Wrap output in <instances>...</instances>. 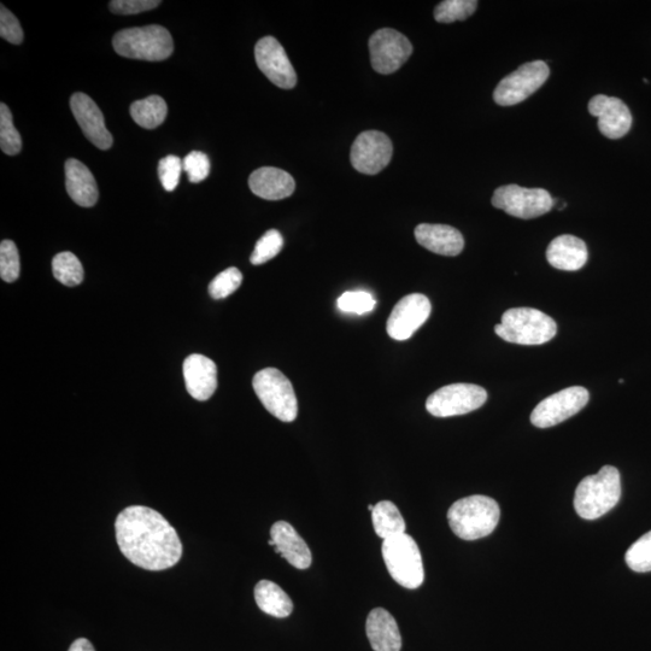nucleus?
<instances>
[{"label": "nucleus", "mask_w": 651, "mask_h": 651, "mask_svg": "<svg viewBox=\"0 0 651 651\" xmlns=\"http://www.w3.org/2000/svg\"><path fill=\"white\" fill-rule=\"evenodd\" d=\"M116 542L129 562L146 571H166L180 561L183 544L169 521L144 506L123 509L115 521Z\"/></svg>", "instance_id": "nucleus-1"}, {"label": "nucleus", "mask_w": 651, "mask_h": 651, "mask_svg": "<svg viewBox=\"0 0 651 651\" xmlns=\"http://www.w3.org/2000/svg\"><path fill=\"white\" fill-rule=\"evenodd\" d=\"M501 509L488 496L475 495L462 498L450 507V529L463 541H477L488 537L500 523Z\"/></svg>", "instance_id": "nucleus-2"}, {"label": "nucleus", "mask_w": 651, "mask_h": 651, "mask_svg": "<svg viewBox=\"0 0 651 651\" xmlns=\"http://www.w3.org/2000/svg\"><path fill=\"white\" fill-rule=\"evenodd\" d=\"M621 497L620 473L613 466H604L595 475L580 482L574 495V508L580 518L596 520L611 512Z\"/></svg>", "instance_id": "nucleus-3"}, {"label": "nucleus", "mask_w": 651, "mask_h": 651, "mask_svg": "<svg viewBox=\"0 0 651 651\" xmlns=\"http://www.w3.org/2000/svg\"><path fill=\"white\" fill-rule=\"evenodd\" d=\"M113 45L117 55L150 62L167 60L174 51L172 35L158 25L123 29L115 34Z\"/></svg>", "instance_id": "nucleus-4"}, {"label": "nucleus", "mask_w": 651, "mask_h": 651, "mask_svg": "<svg viewBox=\"0 0 651 651\" xmlns=\"http://www.w3.org/2000/svg\"><path fill=\"white\" fill-rule=\"evenodd\" d=\"M495 332L508 343L542 345L556 336L557 325L549 315L537 309L514 308L503 314Z\"/></svg>", "instance_id": "nucleus-5"}, {"label": "nucleus", "mask_w": 651, "mask_h": 651, "mask_svg": "<svg viewBox=\"0 0 651 651\" xmlns=\"http://www.w3.org/2000/svg\"><path fill=\"white\" fill-rule=\"evenodd\" d=\"M384 562L392 579L403 588L415 590L424 584V563L413 537L403 535L385 539L381 545Z\"/></svg>", "instance_id": "nucleus-6"}, {"label": "nucleus", "mask_w": 651, "mask_h": 651, "mask_svg": "<svg viewBox=\"0 0 651 651\" xmlns=\"http://www.w3.org/2000/svg\"><path fill=\"white\" fill-rule=\"evenodd\" d=\"M255 394L269 413L283 422L297 419L298 402L291 381L275 368L256 373L252 380Z\"/></svg>", "instance_id": "nucleus-7"}, {"label": "nucleus", "mask_w": 651, "mask_h": 651, "mask_svg": "<svg viewBox=\"0 0 651 651\" xmlns=\"http://www.w3.org/2000/svg\"><path fill=\"white\" fill-rule=\"evenodd\" d=\"M492 205L518 219L530 220L549 213L554 198L543 189H525L518 185L498 187L492 196Z\"/></svg>", "instance_id": "nucleus-8"}, {"label": "nucleus", "mask_w": 651, "mask_h": 651, "mask_svg": "<svg viewBox=\"0 0 651 651\" xmlns=\"http://www.w3.org/2000/svg\"><path fill=\"white\" fill-rule=\"evenodd\" d=\"M488 392L474 384H453L442 387L427 398V412L436 418L465 415L483 407Z\"/></svg>", "instance_id": "nucleus-9"}, {"label": "nucleus", "mask_w": 651, "mask_h": 651, "mask_svg": "<svg viewBox=\"0 0 651 651\" xmlns=\"http://www.w3.org/2000/svg\"><path fill=\"white\" fill-rule=\"evenodd\" d=\"M549 76L550 69L547 63L543 61L525 63L501 80L494 92L495 102L502 107H512L524 102L541 89Z\"/></svg>", "instance_id": "nucleus-10"}, {"label": "nucleus", "mask_w": 651, "mask_h": 651, "mask_svg": "<svg viewBox=\"0 0 651 651\" xmlns=\"http://www.w3.org/2000/svg\"><path fill=\"white\" fill-rule=\"evenodd\" d=\"M371 63L375 72L389 75L396 73L413 54V45L406 35L392 28H383L369 39Z\"/></svg>", "instance_id": "nucleus-11"}, {"label": "nucleus", "mask_w": 651, "mask_h": 651, "mask_svg": "<svg viewBox=\"0 0 651 651\" xmlns=\"http://www.w3.org/2000/svg\"><path fill=\"white\" fill-rule=\"evenodd\" d=\"M589 391L572 386L556 392L538 404L531 414V422L538 428H549L578 414L589 402Z\"/></svg>", "instance_id": "nucleus-12"}, {"label": "nucleus", "mask_w": 651, "mask_h": 651, "mask_svg": "<svg viewBox=\"0 0 651 651\" xmlns=\"http://www.w3.org/2000/svg\"><path fill=\"white\" fill-rule=\"evenodd\" d=\"M392 155L394 146L385 133L367 131L356 138L351 148L350 160L357 172L375 175L389 166Z\"/></svg>", "instance_id": "nucleus-13"}, {"label": "nucleus", "mask_w": 651, "mask_h": 651, "mask_svg": "<svg viewBox=\"0 0 651 651\" xmlns=\"http://www.w3.org/2000/svg\"><path fill=\"white\" fill-rule=\"evenodd\" d=\"M432 306L430 299L421 293H413L401 299L387 320L386 330L392 339L403 342L419 330L430 318Z\"/></svg>", "instance_id": "nucleus-14"}, {"label": "nucleus", "mask_w": 651, "mask_h": 651, "mask_svg": "<svg viewBox=\"0 0 651 651\" xmlns=\"http://www.w3.org/2000/svg\"><path fill=\"white\" fill-rule=\"evenodd\" d=\"M258 68L275 86L291 90L297 85V74L286 51L273 37L262 38L255 46Z\"/></svg>", "instance_id": "nucleus-15"}, {"label": "nucleus", "mask_w": 651, "mask_h": 651, "mask_svg": "<svg viewBox=\"0 0 651 651\" xmlns=\"http://www.w3.org/2000/svg\"><path fill=\"white\" fill-rule=\"evenodd\" d=\"M70 109H72L82 132L93 145L101 150H109L113 146V136L105 126L101 109L92 101V98L85 93H75L70 98Z\"/></svg>", "instance_id": "nucleus-16"}, {"label": "nucleus", "mask_w": 651, "mask_h": 651, "mask_svg": "<svg viewBox=\"0 0 651 651\" xmlns=\"http://www.w3.org/2000/svg\"><path fill=\"white\" fill-rule=\"evenodd\" d=\"M589 111L598 119V128L604 137L620 139L629 133L632 115L627 105L619 98L598 95L591 99Z\"/></svg>", "instance_id": "nucleus-17"}, {"label": "nucleus", "mask_w": 651, "mask_h": 651, "mask_svg": "<svg viewBox=\"0 0 651 651\" xmlns=\"http://www.w3.org/2000/svg\"><path fill=\"white\" fill-rule=\"evenodd\" d=\"M186 390L197 401H208L217 389V367L213 360L193 354L184 362Z\"/></svg>", "instance_id": "nucleus-18"}, {"label": "nucleus", "mask_w": 651, "mask_h": 651, "mask_svg": "<svg viewBox=\"0 0 651 651\" xmlns=\"http://www.w3.org/2000/svg\"><path fill=\"white\" fill-rule=\"evenodd\" d=\"M271 539L275 543V553L283 556L297 570H307L312 565L313 555L308 544L286 521H278L272 526Z\"/></svg>", "instance_id": "nucleus-19"}, {"label": "nucleus", "mask_w": 651, "mask_h": 651, "mask_svg": "<svg viewBox=\"0 0 651 651\" xmlns=\"http://www.w3.org/2000/svg\"><path fill=\"white\" fill-rule=\"evenodd\" d=\"M250 190L267 201H281L290 197L296 189L295 179L283 169L262 167L250 175Z\"/></svg>", "instance_id": "nucleus-20"}, {"label": "nucleus", "mask_w": 651, "mask_h": 651, "mask_svg": "<svg viewBox=\"0 0 651 651\" xmlns=\"http://www.w3.org/2000/svg\"><path fill=\"white\" fill-rule=\"evenodd\" d=\"M415 238L425 249L442 256L460 255L465 248L461 232L447 225H419L415 228Z\"/></svg>", "instance_id": "nucleus-21"}, {"label": "nucleus", "mask_w": 651, "mask_h": 651, "mask_svg": "<svg viewBox=\"0 0 651 651\" xmlns=\"http://www.w3.org/2000/svg\"><path fill=\"white\" fill-rule=\"evenodd\" d=\"M588 258V246L584 240L568 234L555 238L547 250L548 262L560 271H579L586 265Z\"/></svg>", "instance_id": "nucleus-22"}, {"label": "nucleus", "mask_w": 651, "mask_h": 651, "mask_svg": "<svg viewBox=\"0 0 651 651\" xmlns=\"http://www.w3.org/2000/svg\"><path fill=\"white\" fill-rule=\"evenodd\" d=\"M366 632L374 651H401L402 636L396 620L384 608L369 613Z\"/></svg>", "instance_id": "nucleus-23"}, {"label": "nucleus", "mask_w": 651, "mask_h": 651, "mask_svg": "<svg viewBox=\"0 0 651 651\" xmlns=\"http://www.w3.org/2000/svg\"><path fill=\"white\" fill-rule=\"evenodd\" d=\"M66 187L69 197L80 207L91 208L98 201L95 177L84 163L75 158L66 162Z\"/></svg>", "instance_id": "nucleus-24"}, {"label": "nucleus", "mask_w": 651, "mask_h": 651, "mask_svg": "<svg viewBox=\"0 0 651 651\" xmlns=\"http://www.w3.org/2000/svg\"><path fill=\"white\" fill-rule=\"evenodd\" d=\"M255 601L258 608L274 618L290 617L293 602L289 595L271 580H261L255 586Z\"/></svg>", "instance_id": "nucleus-25"}, {"label": "nucleus", "mask_w": 651, "mask_h": 651, "mask_svg": "<svg viewBox=\"0 0 651 651\" xmlns=\"http://www.w3.org/2000/svg\"><path fill=\"white\" fill-rule=\"evenodd\" d=\"M372 521L375 533L384 541L406 533V521L396 504L390 501H381L375 504Z\"/></svg>", "instance_id": "nucleus-26"}, {"label": "nucleus", "mask_w": 651, "mask_h": 651, "mask_svg": "<svg viewBox=\"0 0 651 651\" xmlns=\"http://www.w3.org/2000/svg\"><path fill=\"white\" fill-rule=\"evenodd\" d=\"M168 114L166 101L160 96H150L131 105L134 122L145 129L160 127Z\"/></svg>", "instance_id": "nucleus-27"}, {"label": "nucleus", "mask_w": 651, "mask_h": 651, "mask_svg": "<svg viewBox=\"0 0 651 651\" xmlns=\"http://www.w3.org/2000/svg\"><path fill=\"white\" fill-rule=\"evenodd\" d=\"M52 272L61 284L68 287L78 286L84 281V267L72 252H61L52 260Z\"/></svg>", "instance_id": "nucleus-28"}, {"label": "nucleus", "mask_w": 651, "mask_h": 651, "mask_svg": "<svg viewBox=\"0 0 651 651\" xmlns=\"http://www.w3.org/2000/svg\"><path fill=\"white\" fill-rule=\"evenodd\" d=\"M0 148L9 156L19 155L22 150L20 133L14 126L8 105L4 103L0 104Z\"/></svg>", "instance_id": "nucleus-29"}, {"label": "nucleus", "mask_w": 651, "mask_h": 651, "mask_svg": "<svg viewBox=\"0 0 651 651\" xmlns=\"http://www.w3.org/2000/svg\"><path fill=\"white\" fill-rule=\"evenodd\" d=\"M478 8L475 0H445L434 10V19L439 23L463 21L471 17Z\"/></svg>", "instance_id": "nucleus-30"}, {"label": "nucleus", "mask_w": 651, "mask_h": 651, "mask_svg": "<svg viewBox=\"0 0 651 651\" xmlns=\"http://www.w3.org/2000/svg\"><path fill=\"white\" fill-rule=\"evenodd\" d=\"M627 566L637 573L651 572V531L633 543L625 555Z\"/></svg>", "instance_id": "nucleus-31"}, {"label": "nucleus", "mask_w": 651, "mask_h": 651, "mask_svg": "<svg viewBox=\"0 0 651 651\" xmlns=\"http://www.w3.org/2000/svg\"><path fill=\"white\" fill-rule=\"evenodd\" d=\"M284 246V238L277 230L268 231L255 245L250 262L254 266L263 265L277 256Z\"/></svg>", "instance_id": "nucleus-32"}, {"label": "nucleus", "mask_w": 651, "mask_h": 651, "mask_svg": "<svg viewBox=\"0 0 651 651\" xmlns=\"http://www.w3.org/2000/svg\"><path fill=\"white\" fill-rule=\"evenodd\" d=\"M21 263L19 250L11 240L0 244V277L7 283H14L20 277Z\"/></svg>", "instance_id": "nucleus-33"}, {"label": "nucleus", "mask_w": 651, "mask_h": 651, "mask_svg": "<svg viewBox=\"0 0 651 651\" xmlns=\"http://www.w3.org/2000/svg\"><path fill=\"white\" fill-rule=\"evenodd\" d=\"M243 283V274L236 267L216 275L209 285L210 296L214 299H224L236 292Z\"/></svg>", "instance_id": "nucleus-34"}, {"label": "nucleus", "mask_w": 651, "mask_h": 651, "mask_svg": "<svg viewBox=\"0 0 651 651\" xmlns=\"http://www.w3.org/2000/svg\"><path fill=\"white\" fill-rule=\"evenodd\" d=\"M337 304L343 313L363 315L373 312L377 302L366 291H349L338 298Z\"/></svg>", "instance_id": "nucleus-35"}, {"label": "nucleus", "mask_w": 651, "mask_h": 651, "mask_svg": "<svg viewBox=\"0 0 651 651\" xmlns=\"http://www.w3.org/2000/svg\"><path fill=\"white\" fill-rule=\"evenodd\" d=\"M183 170L184 163L180 157L169 155L162 158L160 163H158V177H160L163 189L168 192L177 189Z\"/></svg>", "instance_id": "nucleus-36"}, {"label": "nucleus", "mask_w": 651, "mask_h": 651, "mask_svg": "<svg viewBox=\"0 0 651 651\" xmlns=\"http://www.w3.org/2000/svg\"><path fill=\"white\" fill-rule=\"evenodd\" d=\"M184 170L189 174L191 183H202L207 179L210 174V161L209 157L201 151H192L191 154L185 157Z\"/></svg>", "instance_id": "nucleus-37"}, {"label": "nucleus", "mask_w": 651, "mask_h": 651, "mask_svg": "<svg viewBox=\"0 0 651 651\" xmlns=\"http://www.w3.org/2000/svg\"><path fill=\"white\" fill-rule=\"evenodd\" d=\"M0 37L14 45H20L23 41V31L19 20L4 5L0 9Z\"/></svg>", "instance_id": "nucleus-38"}, {"label": "nucleus", "mask_w": 651, "mask_h": 651, "mask_svg": "<svg viewBox=\"0 0 651 651\" xmlns=\"http://www.w3.org/2000/svg\"><path fill=\"white\" fill-rule=\"evenodd\" d=\"M160 4L158 0H113L109 7L117 15H136L156 9Z\"/></svg>", "instance_id": "nucleus-39"}, {"label": "nucleus", "mask_w": 651, "mask_h": 651, "mask_svg": "<svg viewBox=\"0 0 651 651\" xmlns=\"http://www.w3.org/2000/svg\"><path fill=\"white\" fill-rule=\"evenodd\" d=\"M68 651H96L89 639L79 638L70 645Z\"/></svg>", "instance_id": "nucleus-40"}, {"label": "nucleus", "mask_w": 651, "mask_h": 651, "mask_svg": "<svg viewBox=\"0 0 651 651\" xmlns=\"http://www.w3.org/2000/svg\"><path fill=\"white\" fill-rule=\"evenodd\" d=\"M268 544L271 545V547H275V543H274L273 539H269Z\"/></svg>", "instance_id": "nucleus-41"}, {"label": "nucleus", "mask_w": 651, "mask_h": 651, "mask_svg": "<svg viewBox=\"0 0 651 651\" xmlns=\"http://www.w3.org/2000/svg\"><path fill=\"white\" fill-rule=\"evenodd\" d=\"M368 509L371 510V512H373V509H374L373 504H369Z\"/></svg>", "instance_id": "nucleus-42"}]
</instances>
